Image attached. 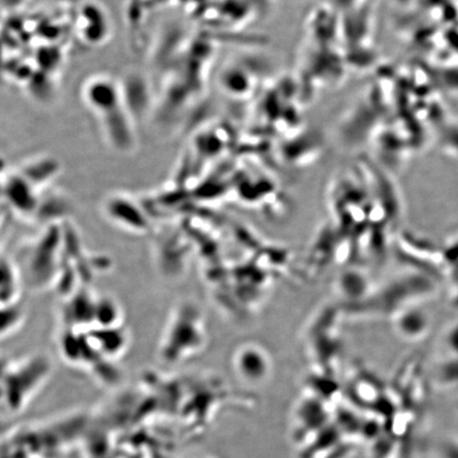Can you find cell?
I'll return each mask as SVG.
<instances>
[{
	"instance_id": "8fae6325",
	"label": "cell",
	"mask_w": 458,
	"mask_h": 458,
	"mask_svg": "<svg viewBox=\"0 0 458 458\" xmlns=\"http://www.w3.org/2000/svg\"><path fill=\"white\" fill-rule=\"evenodd\" d=\"M123 324V310L117 301L111 296L97 297L94 326L96 327H114ZM93 326V327H94Z\"/></svg>"
},
{
	"instance_id": "3957f363",
	"label": "cell",
	"mask_w": 458,
	"mask_h": 458,
	"mask_svg": "<svg viewBox=\"0 0 458 458\" xmlns=\"http://www.w3.org/2000/svg\"><path fill=\"white\" fill-rule=\"evenodd\" d=\"M53 363L44 353H33L3 366L2 403L11 416L21 414L47 383Z\"/></svg>"
},
{
	"instance_id": "277c9868",
	"label": "cell",
	"mask_w": 458,
	"mask_h": 458,
	"mask_svg": "<svg viewBox=\"0 0 458 458\" xmlns=\"http://www.w3.org/2000/svg\"><path fill=\"white\" fill-rule=\"evenodd\" d=\"M63 245L60 229L56 225L48 228L38 242L31 245L27 271L33 285L48 284L50 279L59 276L63 265Z\"/></svg>"
},
{
	"instance_id": "52a82bcc",
	"label": "cell",
	"mask_w": 458,
	"mask_h": 458,
	"mask_svg": "<svg viewBox=\"0 0 458 458\" xmlns=\"http://www.w3.org/2000/svg\"><path fill=\"white\" fill-rule=\"evenodd\" d=\"M85 334L95 351L112 362L122 358L128 352L130 335L123 325L114 326V327L94 326L86 329Z\"/></svg>"
},
{
	"instance_id": "4fadbf2b",
	"label": "cell",
	"mask_w": 458,
	"mask_h": 458,
	"mask_svg": "<svg viewBox=\"0 0 458 458\" xmlns=\"http://www.w3.org/2000/svg\"><path fill=\"white\" fill-rule=\"evenodd\" d=\"M197 458H204V457H197Z\"/></svg>"
},
{
	"instance_id": "5b68a950",
	"label": "cell",
	"mask_w": 458,
	"mask_h": 458,
	"mask_svg": "<svg viewBox=\"0 0 458 458\" xmlns=\"http://www.w3.org/2000/svg\"><path fill=\"white\" fill-rule=\"evenodd\" d=\"M102 210L108 221L124 231L134 233L150 231L151 222L146 211L127 194H111L103 202Z\"/></svg>"
},
{
	"instance_id": "8992f818",
	"label": "cell",
	"mask_w": 458,
	"mask_h": 458,
	"mask_svg": "<svg viewBox=\"0 0 458 458\" xmlns=\"http://www.w3.org/2000/svg\"><path fill=\"white\" fill-rule=\"evenodd\" d=\"M4 198L16 214L22 216L37 215L39 206L38 191L19 171L10 172L3 181Z\"/></svg>"
},
{
	"instance_id": "7c38bea8",
	"label": "cell",
	"mask_w": 458,
	"mask_h": 458,
	"mask_svg": "<svg viewBox=\"0 0 458 458\" xmlns=\"http://www.w3.org/2000/svg\"><path fill=\"white\" fill-rule=\"evenodd\" d=\"M26 319V312L20 301L2 306V337L13 335L21 327Z\"/></svg>"
},
{
	"instance_id": "6da1fadb",
	"label": "cell",
	"mask_w": 458,
	"mask_h": 458,
	"mask_svg": "<svg viewBox=\"0 0 458 458\" xmlns=\"http://www.w3.org/2000/svg\"><path fill=\"white\" fill-rule=\"evenodd\" d=\"M82 99L114 150H133L136 142L134 124L123 86L106 74H96L86 80L82 86Z\"/></svg>"
},
{
	"instance_id": "7a4b0ae2",
	"label": "cell",
	"mask_w": 458,
	"mask_h": 458,
	"mask_svg": "<svg viewBox=\"0 0 458 458\" xmlns=\"http://www.w3.org/2000/svg\"><path fill=\"white\" fill-rule=\"evenodd\" d=\"M208 341L202 311L197 303L182 301L172 311L160 339L159 358L171 365L184 362L202 352Z\"/></svg>"
},
{
	"instance_id": "30bf717a",
	"label": "cell",
	"mask_w": 458,
	"mask_h": 458,
	"mask_svg": "<svg viewBox=\"0 0 458 458\" xmlns=\"http://www.w3.org/2000/svg\"><path fill=\"white\" fill-rule=\"evenodd\" d=\"M22 274L17 263L3 255L2 259V306L19 302Z\"/></svg>"
},
{
	"instance_id": "9c48e42d",
	"label": "cell",
	"mask_w": 458,
	"mask_h": 458,
	"mask_svg": "<svg viewBox=\"0 0 458 458\" xmlns=\"http://www.w3.org/2000/svg\"><path fill=\"white\" fill-rule=\"evenodd\" d=\"M60 165L53 158H37L28 162L19 170L31 184L38 189L47 187L59 174Z\"/></svg>"
},
{
	"instance_id": "ba28073f",
	"label": "cell",
	"mask_w": 458,
	"mask_h": 458,
	"mask_svg": "<svg viewBox=\"0 0 458 458\" xmlns=\"http://www.w3.org/2000/svg\"><path fill=\"white\" fill-rule=\"evenodd\" d=\"M257 345H244L233 356V369L248 383H259L268 375L270 360Z\"/></svg>"
}]
</instances>
